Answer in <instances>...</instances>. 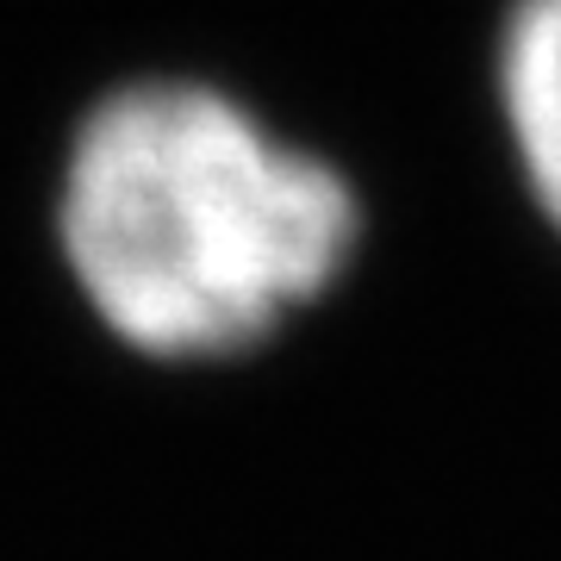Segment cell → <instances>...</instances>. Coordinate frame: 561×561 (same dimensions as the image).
<instances>
[{
    "instance_id": "7a4b0ae2",
    "label": "cell",
    "mask_w": 561,
    "mask_h": 561,
    "mask_svg": "<svg viewBox=\"0 0 561 561\" xmlns=\"http://www.w3.org/2000/svg\"><path fill=\"white\" fill-rule=\"evenodd\" d=\"M500 101L530 194L561 225V0H518L500 38Z\"/></svg>"
},
{
    "instance_id": "6da1fadb",
    "label": "cell",
    "mask_w": 561,
    "mask_h": 561,
    "mask_svg": "<svg viewBox=\"0 0 561 561\" xmlns=\"http://www.w3.org/2000/svg\"><path fill=\"white\" fill-rule=\"evenodd\" d=\"M57 243L88 312L144 356L262 343L356 250V194L206 81H131L81 119Z\"/></svg>"
}]
</instances>
